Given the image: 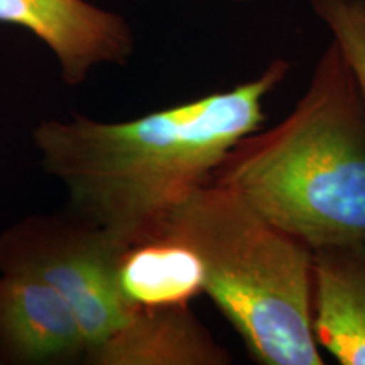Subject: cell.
Segmentation results:
<instances>
[{"mask_svg": "<svg viewBox=\"0 0 365 365\" xmlns=\"http://www.w3.org/2000/svg\"><path fill=\"white\" fill-rule=\"evenodd\" d=\"M287 73L289 63L274 59L254 80L132 120L48 118L33 143L44 170L65 186L71 215L124 247L154 234L261 129L264 102Z\"/></svg>", "mask_w": 365, "mask_h": 365, "instance_id": "1", "label": "cell"}, {"mask_svg": "<svg viewBox=\"0 0 365 365\" xmlns=\"http://www.w3.org/2000/svg\"><path fill=\"white\" fill-rule=\"evenodd\" d=\"M212 181L312 250L365 242V103L339 46L289 115L242 139Z\"/></svg>", "mask_w": 365, "mask_h": 365, "instance_id": "2", "label": "cell"}, {"mask_svg": "<svg viewBox=\"0 0 365 365\" xmlns=\"http://www.w3.org/2000/svg\"><path fill=\"white\" fill-rule=\"evenodd\" d=\"M159 228L202 255L205 294L254 362L325 364L313 331V250L307 244L215 181L178 205Z\"/></svg>", "mask_w": 365, "mask_h": 365, "instance_id": "3", "label": "cell"}, {"mask_svg": "<svg viewBox=\"0 0 365 365\" xmlns=\"http://www.w3.org/2000/svg\"><path fill=\"white\" fill-rule=\"evenodd\" d=\"M120 245L78 217L34 215L0 234V271L39 277L70 304L85 364L108 365L137 314L117 281Z\"/></svg>", "mask_w": 365, "mask_h": 365, "instance_id": "4", "label": "cell"}, {"mask_svg": "<svg viewBox=\"0 0 365 365\" xmlns=\"http://www.w3.org/2000/svg\"><path fill=\"white\" fill-rule=\"evenodd\" d=\"M0 22L43 41L70 86L102 65H125L134 53L129 22L86 0H0Z\"/></svg>", "mask_w": 365, "mask_h": 365, "instance_id": "5", "label": "cell"}, {"mask_svg": "<svg viewBox=\"0 0 365 365\" xmlns=\"http://www.w3.org/2000/svg\"><path fill=\"white\" fill-rule=\"evenodd\" d=\"M85 340L70 304L31 274L0 271V364L85 362Z\"/></svg>", "mask_w": 365, "mask_h": 365, "instance_id": "6", "label": "cell"}, {"mask_svg": "<svg viewBox=\"0 0 365 365\" xmlns=\"http://www.w3.org/2000/svg\"><path fill=\"white\" fill-rule=\"evenodd\" d=\"M313 331L341 365H365V242L313 250Z\"/></svg>", "mask_w": 365, "mask_h": 365, "instance_id": "7", "label": "cell"}, {"mask_svg": "<svg viewBox=\"0 0 365 365\" xmlns=\"http://www.w3.org/2000/svg\"><path fill=\"white\" fill-rule=\"evenodd\" d=\"M117 281L137 309L190 307L205 294L207 269L193 245L166 228L118 250Z\"/></svg>", "mask_w": 365, "mask_h": 365, "instance_id": "8", "label": "cell"}, {"mask_svg": "<svg viewBox=\"0 0 365 365\" xmlns=\"http://www.w3.org/2000/svg\"><path fill=\"white\" fill-rule=\"evenodd\" d=\"M232 355L190 307L137 309L108 365H228Z\"/></svg>", "mask_w": 365, "mask_h": 365, "instance_id": "9", "label": "cell"}, {"mask_svg": "<svg viewBox=\"0 0 365 365\" xmlns=\"http://www.w3.org/2000/svg\"><path fill=\"white\" fill-rule=\"evenodd\" d=\"M309 6L344 54L365 103V0H309Z\"/></svg>", "mask_w": 365, "mask_h": 365, "instance_id": "10", "label": "cell"}, {"mask_svg": "<svg viewBox=\"0 0 365 365\" xmlns=\"http://www.w3.org/2000/svg\"><path fill=\"white\" fill-rule=\"evenodd\" d=\"M227 2H235V4H247V2H255V0H227Z\"/></svg>", "mask_w": 365, "mask_h": 365, "instance_id": "11", "label": "cell"}]
</instances>
